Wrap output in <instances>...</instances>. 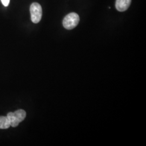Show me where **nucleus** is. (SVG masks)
<instances>
[{
    "label": "nucleus",
    "instance_id": "nucleus-2",
    "mask_svg": "<svg viewBox=\"0 0 146 146\" xmlns=\"http://www.w3.org/2000/svg\"><path fill=\"white\" fill-rule=\"evenodd\" d=\"M80 21V17L75 13H69L66 16L63 20V26L68 30L73 29L78 26Z\"/></svg>",
    "mask_w": 146,
    "mask_h": 146
},
{
    "label": "nucleus",
    "instance_id": "nucleus-5",
    "mask_svg": "<svg viewBox=\"0 0 146 146\" xmlns=\"http://www.w3.org/2000/svg\"><path fill=\"white\" fill-rule=\"evenodd\" d=\"M10 126L9 121L7 116H0V129H7Z\"/></svg>",
    "mask_w": 146,
    "mask_h": 146
},
{
    "label": "nucleus",
    "instance_id": "nucleus-6",
    "mask_svg": "<svg viewBox=\"0 0 146 146\" xmlns=\"http://www.w3.org/2000/svg\"><path fill=\"white\" fill-rule=\"evenodd\" d=\"M1 2L3 4V5H4L5 7H7L9 4L10 0H1Z\"/></svg>",
    "mask_w": 146,
    "mask_h": 146
},
{
    "label": "nucleus",
    "instance_id": "nucleus-3",
    "mask_svg": "<svg viewBox=\"0 0 146 146\" xmlns=\"http://www.w3.org/2000/svg\"><path fill=\"white\" fill-rule=\"evenodd\" d=\"M31 21L34 23H37L41 21L42 16V7L38 3H33L30 7Z\"/></svg>",
    "mask_w": 146,
    "mask_h": 146
},
{
    "label": "nucleus",
    "instance_id": "nucleus-4",
    "mask_svg": "<svg viewBox=\"0 0 146 146\" xmlns=\"http://www.w3.org/2000/svg\"><path fill=\"white\" fill-rule=\"evenodd\" d=\"M131 0H116L115 7L119 11H127L131 5Z\"/></svg>",
    "mask_w": 146,
    "mask_h": 146
},
{
    "label": "nucleus",
    "instance_id": "nucleus-1",
    "mask_svg": "<svg viewBox=\"0 0 146 146\" xmlns=\"http://www.w3.org/2000/svg\"><path fill=\"white\" fill-rule=\"evenodd\" d=\"M26 116V113L24 110H19L14 113H9L7 117H8L10 125L13 127H16L19 124L25 120Z\"/></svg>",
    "mask_w": 146,
    "mask_h": 146
}]
</instances>
